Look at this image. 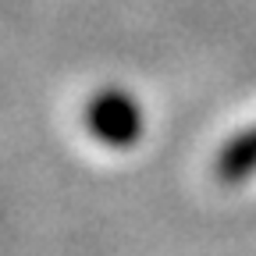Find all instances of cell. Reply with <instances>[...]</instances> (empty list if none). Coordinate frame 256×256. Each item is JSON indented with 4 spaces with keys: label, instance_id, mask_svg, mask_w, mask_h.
<instances>
[{
    "label": "cell",
    "instance_id": "6da1fadb",
    "mask_svg": "<svg viewBox=\"0 0 256 256\" xmlns=\"http://www.w3.org/2000/svg\"><path fill=\"white\" fill-rule=\"evenodd\" d=\"M86 124L104 146L128 150V146H136V139L142 136V110H139V104L128 92L104 89V92H96L89 100Z\"/></svg>",
    "mask_w": 256,
    "mask_h": 256
},
{
    "label": "cell",
    "instance_id": "7a4b0ae2",
    "mask_svg": "<svg viewBox=\"0 0 256 256\" xmlns=\"http://www.w3.org/2000/svg\"><path fill=\"white\" fill-rule=\"evenodd\" d=\"M252 171H256V128L235 136L217 153V178L220 182L235 185V182H246Z\"/></svg>",
    "mask_w": 256,
    "mask_h": 256
}]
</instances>
